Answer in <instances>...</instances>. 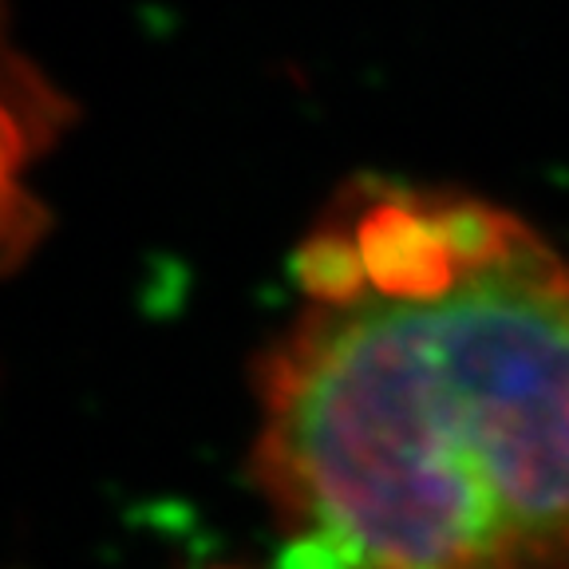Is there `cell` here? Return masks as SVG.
<instances>
[{"label": "cell", "mask_w": 569, "mask_h": 569, "mask_svg": "<svg viewBox=\"0 0 569 569\" xmlns=\"http://www.w3.org/2000/svg\"><path fill=\"white\" fill-rule=\"evenodd\" d=\"M253 479L332 569H569V261L312 305L258 365Z\"/></svg>", "instance_id": "1"}, {"label": "cell", "mask_w": 569, "mask_h": 569, "mask_svg": "<svg viewBox=\"0 0 569 569\" xmlns=\"http://www.w3.org/2000/svg\"><path fill=\"white\" fill-rule=\"evenodd\" d=\"M17 134H12V123L4 119V111H0V190H4V182H9V167L17 159Z\"/></svg>", "instance_id": "3"}, {"label": "cell", "mask_w": 569, "mask_h": 569, "mask_svg": "<svg viewBox=\"0 0 569 569\" xmlns=\"http://www.w3.org/2000/svg\"><path fill=\"white\" fill-rule=\"evenodd\" d=\"M293 273L305 293L312 297V305H325V309H345V305H356L360 297H368L365 266H360V253H356L340 218L320 222L301 241L293 258Z\"/></svg>", "instance_id": "2"}]
</instances>
